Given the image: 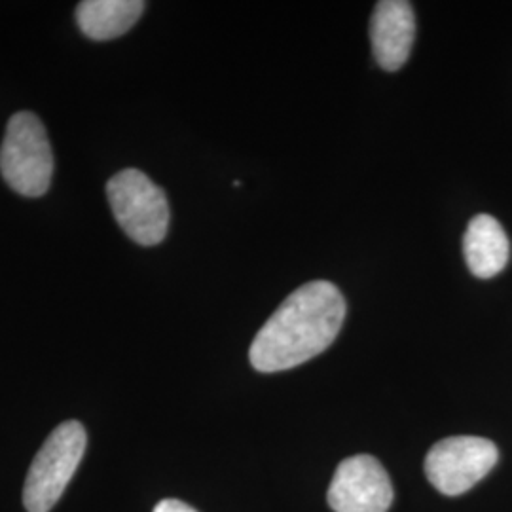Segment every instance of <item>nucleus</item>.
Instances as JSON below:
<instances>
[{"label":"nucleus","instance_id":"1","mask_svg":"<svg viewBox=\"0 0 512 512\" xmlns=\"http://www.w3.org/2000/svg\"><path fill=\"white\" fill-rule=\"evenodd\" d=\"M346 319V300L329 281L296 289L258 330L249 349L258 372H281L317 357L336 340Z\"/></svg>","mask_w":512,"mask_h":512},{"label":"nucleus","instance_id":"2","mask_svg":"<svg viewBox=\"0 0 512 512\" xmlns=\"http://www.w3.org/2000/svg\"><path fill=\"white\" fill-rule=\"evenodd\" d=\"M4 181L21 196L38 198L48 192L54 175V154L46 129L33 112L10 118L0 148Z\"/></svg>","mask_w":512,"mask_h":512},{"label":"nucleus","instance_id":"3","mask_svg":"<svg viewBox=\"0 0 512 512\" xmlns=\"http://www.w3.org/2000/svg\"><path fill=\"white\" fill-rule=\"evenodd\" d=\"M88 444L80 421H65L42 444L23 486V505L29 512H50L69 486Z\"/></svg>","mask_w":512,"mask_h":512},{"label":"nucleus","instance_id":"4","mask_svg":"<svg viewBox=\"0 0 512 512\" xmlns=\"http://www.w3.org/2000/svg\"><path fill=\"white\" fill-rule=\"evenodd\" d=\"M110 209L120 228L139 245L152 247L164 241L169 228V203L164 190L143 171L126 169L107 184Z\"/></svg>","mask_w":512,"mask_h":512},{"label":"nucleus","instance_id":"5","mask_svg":"<svg viewBox=\"0 0 512 512\" xmlns=\"http://www.w3.org/2000/svg\"><path fill=\"white\" fill-rule=\"evenodd\" d=\"M499 452L492 440L450 437L437 442L425 458V475L444 495L469 492L494 469Z\"/></svg>","mask_w":512,"mask_h":512},{"label":"nucleus","instance_id":"6","mask_svg":"<svg viewBox=\"0 0 512 512\" xmlns=\"http://www.w3.org/2000/svg\"><path fill=\"white\" fill-rule=\"evenodd\" d=\"M393 486L382 463L372 456H355L340 463L330 482L329 505L334 512H387Z\"/></svg>","mask_w":512,"mask_h":512},{"label":"nucleus","instance_id":"7","mask_svg":"<svg viewBox=\"0 0 512 512\" xmlns=\"http://www.w3.org/2000/svg\"><path fill=\"white\" fill-rule=\"evenodd\" d=\"M416 35L414 8L406 0H382L370 21V40L378 65L399 71L408 61Z\"/></svg>","mask_w":512,"mask_h":512},{"label":"nucleus","instance_id":"8","mask_svg":"<svg viewBox=\"0 0 512 512\" xmlns=\"http://www.w3.org/2000/svg\"><path fill=\"white\" fill-rule=\"evenodd\" d=\"M509 239L503 226L490 215H476L463 238V255L471 274L490 279L501 274L509 262Z\"/></svg>","mask_w":512,"mask_h":512},{"label":"nucleus","instance_id":"9","mask_svg":"<svg viewBox=\"0 0 512 512\" xmlns=\"http://www.w3.org/2000/svg\"><path fill=\"white\" fill-rule=\"evenodd\" d=\"M145 10L141 0H86L76 8L80 31L93 40L122 37Z\"/></svg>","mask_w":512,"mask_h":512},{"label":"nucleus","instance_id":"10","mask_svg":"<svg viewBox=\"0 0 512 512\" xmlns=\"http://www.w3.org/2000/svg\"><path fill=\"white\" fill-rule=\"evenodd\" d=\"M154 512H198L196 509H192L190 505H186L183 501H179V499H164V501H160L156 507H154Z\"/></svg>","mask_w":512,"mask_h":512}]
</instances>
